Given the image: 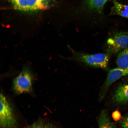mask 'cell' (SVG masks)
I'll list each match as a JSON object with an SVG mask.
<instances>
[{"instance_id": "10", "label": "cell", "mask_w": 128, "mask_h": 128, "mask_svg": "<svg viewBox=\"0 0 128 128\" xmlns=\"http://www.w3.org/2000/svg\"><path fill=\"white\" fill-rule=\"evenodd\" d=\"M116 63L118 67L124 69L128 68V48L124 49L118 54Z\"/></svg>"}, {"instance_id": "1", "label": "cell", "mask_w": 128, "mask_h": 128, "mask_svg": "<svg viewBox=\"0 0 128 128\" xmlns=\"http://www.w3.org/2000/svg\"><path fill=\"white\" fill-rule=\"evenodd\" d=\"M72 58L74 60L93 67L106 68L110 59L108 53L89 54L71 50Z\"/></svg>"}, {"instance_id": "3", "label": "cell", "mask_w": 128, "mask_h": 128, "mask_svg": "<svg viewBox=\"0 0 128 128\" xmlns=\"http://www.w3.org/2000/svg\"><path fill=\"white\" fill-rule=\"evenodd\" d=\"M32 76L30 71L25 67L14 79L13 88L18 94L29 92L32 90Z\"/></svg>"}, {"instance_id": "8", "label": "cell", "mask_w": 128, "mask_h": 128, "mask_svg": "<svg viewBox=\"0 0 128 128\" xmlns=\"http://www.w3.org/2000/svg\"><path fill=\"white\" fill-rule=\"evenodd\" d=\"M110 15H117L128 18V5L121 3L115 0L113 2Z\"/></svg>"}, {"instance_id": "11", "label": "cell", "mask_w": 128, "mask_h": 128, "mask_svg": "<svg viewBox=\"0 0 128 128\" xmlns=\"http://www.w3.org/2000/svg\"><path fill=\"white\" fill-rule=\"evenodd\" d=\"M109 0H86L87 5L91 9L100 10Z\"/></svg>"}, {"instance_id": "13", "label": "cell", "mask_w": 128, "mask_h": 128, "mask_svg": "<svg viewBox=\"0 0 128 128\" xmlns=\"http://www.w3.org/2000/svg\"><path fill=\"white\" fill-rule=\"evenodd\" d=\"M112 117L114 120L116 121L119 120L121 118L120 113L117 110L114 111L112 113Z\"/></svg>"}, {"instance_id": "6", "label": "cell", "mask_w": 128, "mask_h": 128, "mask_svg": "<svg viewBox=\"0 0 128 128\" xmlns=\"http://www.w3.org/2000/svg\"><path fill=\"white\" fill-rule=\"evenodd\" d=\"M128 74V68L123 69L118 67L110 70L103 85L101 95V99L105 96L111 85L121 77Z\"/></svg>"}, {"instance_id": "7", "label": "cell", "mask_w": 128, "mask_h": 128, "mask_svg": "<svg viewBox=\"0 0 128 128\" xmlns=\"http://www.w3.org/2000/svg\"><path fill=\"white\" fill-rule=\"evenodd\" d=\"M116 104H123L128 103V85H120L117 88L113 97Z\"/></svg>"}, {"instance_id": "5", "label": "cell", "mask_w": 128, "mask_h": 128, "mask_svg": "<svg viewBox=\"0 0 128 128\" xmlns=\"http://www.w3.org/2000/svg\"><path fill=\"white\" fill-rule=\"evenodd\" d=\"M15 9L25 11H33L45 9L49 5L50 0H9Z\"/></svg>"}, {"instance_id": "4", "label": "cell", "mask_w": 128, "mask_h": 128, "mask_svg": "<svg viewBox=\"0 0 128 128\" xmlns=\"http://www.w3.org/2000/svg\"><path fill=\"white\" fill-rule=\"evenodd\" d=\"M106 51L109 54H115L127 48L128 46L127 33L117 32L108 39Z\"/></svg>"}, {"instance_id": "15", "label": "cell", "mask_w": 128, "mask_h": 128, "mask_svg": "<svg viewBox=\"0 0 128 128\" xmlns=\"http://www.w3.org/2000/svg\"><path fill=\"white\" fill-rule=\"evenodd\" d=\"M43 128H55V127L50 125H47L44 126Z\"/></svg>"}, {"instance_id": "9", "label": "cell", "mask_w": 128, "mask_h": 128, "mask_svg": "<svg viewBox=\"0 0 128 128\" xmlns=\"http://www.w3.org/2000/svg\"><path fill=\"white\" fill-rule=\"evenodd\" d=\"M99 128H116L114 124L111 121L106 110L101 111L98 119Z\"/></svg>"}, {"instance_id": "12", "label": "cell", "mask_w": 128, "mask_h": 128, "mask_svg": "<svg viewBox=\"0 0 128 128\" xmlns=\"http://www.w3.org/2000/svg\"><path fill=\"white\" fill-rule=\"evenodd\" d=\"M43 127L44 126L42 121L39 120L34 122L31 125L25 128H43Z\"/></svg>"}, {"instance_id": "16", "label": "cell", "mask_w": 128, "mask_h": 128, "mask_svg": "<svg viewBox=\"0 0 128 128\" xmlns=\"http://www.w3.org/2000/svg\"><path fill=\"white\" fill-rule=\"evenodd\" d=\"M127 35L128 37V32L127 33Z\"/></svg>"}, {"instance_id": "14", "label": "cell", "mask_w": 128, "mask_h": 128, "mask_svg": "<svg viewBox=\"0 0 128 128\" xmlns=\"http://www.w3.org/2000/svg\"><path fill=\"white\" fill-rule=\"evenodd\" d=\"M120 121L122 128H128V116L123 119Z\"/></svg>"}, {"instance_id": "2", "label": "cell", "mask_w": 128, "mask_h": 128, "mask_svg": "<svg viewBox=\"0 0 128 128\" xmlns=\"http://www.w3.org/2000/svg\"><path fill=\"white\" fill-rule=\"evenodd\" d=\"M0 128H18L13 110L6 97L0 95Z\"/></svg>"}]
</instances>
